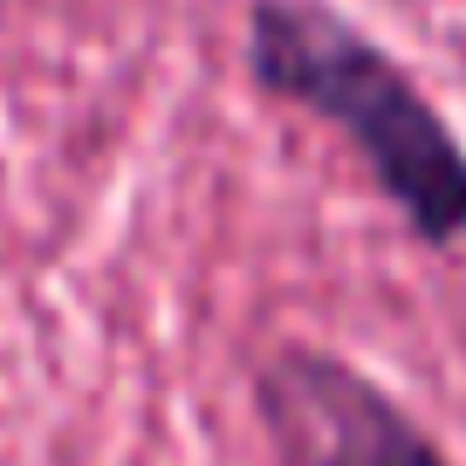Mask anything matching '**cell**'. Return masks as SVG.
I'll return each mask as SVG.
<instances>
[{"label": "cell", "instance_id": "obj_1", "mask_svg": "<svg viewBox=\"0 0 466 466\" xmlns=\"http://www.w3.org/2000/svg\"><path fill=\"white\" fill-rule=\"evenodd\" d=\"M248 76L261 96L322 116L364 158L370 186L391 199L411 240H466V145L378 35L322 0H254Z\"/></svg>", "mask_w": 466, "mask_h": 466}, {"label": "cell", "instance_id": "obj_2", "mask_svg": "<svg viewBox=\"0 0 466 466\" xmlns=\"http://www.w3.org/2000/svg\"><path fill=\"white\" fill-rule=\"evenodd\" d=\"M254 405L289 466H452L378 378L316 343H281L254 378Z\"/></svg>", "mask_w": 466, "mask_h": 466}]
</instances>
